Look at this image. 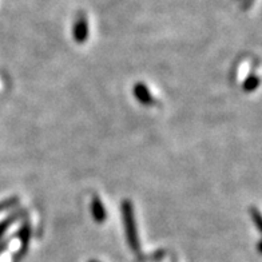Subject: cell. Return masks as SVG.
<instances>
[{"label": "cell", "mask_w": 262, "mask_h": 262, "mask_svg": "<svg viewBox=\"0 0 262 262\" xmlns=\"http://www.w3.org/2000/svg\"><path fill=\"white\" fill-rule=\"evenodd\" d=\"M121 211L122 218H123L124 229H126V238H127L128 246H130V249L134 253H139V250H141V244H139L138 230H137L134 206L131 204V201H122Z\"/></svg>", "instance_id": "1"}, {"label": "cell", "mask_w": 262, "mask_h": 262, "mask_svg": "<svg viewBox=\"0 0 262 262\" xmlns=\"http://www.w3.org/2000/svg\"><path fill=\"white\" fill-rule=\"evenodd\" d=\"M73 36L76 43H84L89 39V21L83 14L78 15L73 28Z\"/></svg>", "instance_id": "2"}, {"label": "cell", "mask_w": 262, "mask_h": 262, "mask_svg": "<svg viewBox=\"0 0 262 262\" xmlns=\"http://www.w3.org/2000/svg\"><path fill=\"white\" fill-rule=\"evenodd\" d=\"M133 94H134V97L137 98L139 103L143 104V106H151L154 103V97L151 95L150 90H148V87L146 86L145 83L138 82L133 87Z\"/></svg>", "instance_id": "3"}, {"label": "cell", "mask_w": 262, "mask_h": 262, "mask_svg": "<svg viewBox=\"0 0 262 262\" xmlns=\"http://www.w3.org/2000/svg\"><path fill=\"white\" fill-rule=\"evenodd\" d=\"M90 209H91V214H93L94 221L97 222V224L102 225L106 222L107 220V211L106 207H104V204L102 202L99 196H94L93 201H91L90 204Z\"/></svg>", "instance_id": "4"}, {"label": "cell", "mask_w": 262, "mask_h": 262, "mask_svg": "<svg viewBox=\"0 0 262 262\" xmlns=\"http://www.w3.org/2000/svg\"><path fill=\"white\" fill-rule=\"evenodd\" d=\"M19 217H20V211H15L11 215H8L7 218H4L3 221H0V238L3 237L4 233L19 220Z\"/></svg>", "instance_id": "5"}, {"label": "cell", "mask_w": 262, "mask_h": 262, "mask_svg": "<svg viewBox=\"0 0 262 262\" xmlns=\"http://www.w3.org/2000/svg\"><path fill=\"white\" fill-rule=\"evenodd\" d=\"M244 91L245 93H253L259 87V76L255 75V74H252V75H249L245 80H244Z\"/></svg>", "instance_id": "6"}, {"label": "cell", "mask_w": 262, "mask_h": 262, "mask_svg": "<svg viewBox=\"0 0 262 262\" xmlns=\"http://www.w3.org/2000/svg\"><path fill=\"white\" fill-rule=\"evenodd\" d=\"M19 238H20L21 241V249L25 250L26 246L28 245V242H30V237H31V226L28 224L27 221L25 224L21 225L20 230H19Z\"/></svg>", "instance_id": "7"}, {"label": "cell", "mask_w": 262, "mask_h": 262, "mask_svg": "<svg viewBox=\"0 0 262 262\" xmlns=\"http://www.w3.org/2000/svg\"><path fill=\"white\" fill-rule=\"evenodd\" d=\"M17 202H19V198H17V196H12V198H8V200L6 201H2V202H0V213L4 210H8L11 207H15L17 205Z\"/></svg>", "instance_id": "8"}, {"label": "cell", "mask_w": 262, "mask_h": 262, "mask_svg": "<svg viewBox=\"0 0 262 262\" xmlns=\"http://www.w3.org/2000/svg\"><path fill=\"white\" fill-rule=\"evenodd\" d=\"M250 214H252L253 221H254V224H255V226H257V229H258V231H261L262 224H261V214H259V211L257 210V209H254V207H252V209H250Z\"/></svg>", "instance_id": "9"}, {"label": "cell", "mask_w": 262, "mask_h": 262, "mask_svg": "<svg viewBox=\"0 0 262 262\" xmlns=\"http://www.w3.org/2000/svg\"><path fill=\"white\" fill-rule=\"evenodd\" d=\"M89 262H98V261H95V259H91V261H89Z\"/></svg>", "instance_id": "10"}]
</instances>
